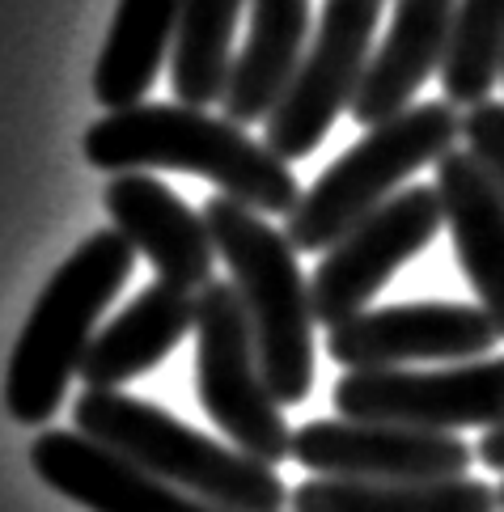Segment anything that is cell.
<instances>
[{
    "label": "cell",
    "instance_id": "obj_1",
    "mask_svg": "<svg viewBox=\"0 0 504 512\" xmlns=\"http://www.w3.org/2000/svg\"><path fill=\"white\" fill-rule=\"evenodd\" d=\"M81 153L106 174H149L178 170L208 178L216 191L238 204L288 216L301 187L288 161L267 144L250 140L242 123L216 119L187 102H140L132 111H111L85 127Z\"/></svg>",
    "mask_w": 504,
    "mask_h": 512
},
{
    "label": "cell",
    "instance_id": "obj_2",
    "mask_svg": "<svg viewBox=\"0 0 504 512\" xmlns=\"http://www.w3.org/2000/svg\"><path fill=\"white\" fill-rule=\"evenodd\" d=\"M136 267V246L119 229L89 233L56 267L9 352L5 407L17 424L39 428L60 411L68 381L94 343V326Z\"/></svg>",
    "mask_w": 504,
    "mask_h": 512
},
{
    "label": "cell",
    "instance_id": "obj_3",
    "mask_svg": "<svg viewBox=\"0 0 504 512\" xmlns=\"http://www.w3.org/2000/svg\"><path fill=\"white\" fill-rule=\"evenodd\" d=\"M72 428L225 512H280L288 504V487L280 483L276 466H263L242 449L212 441L161 411L157 402L123 390H85L72 402Z\"/></svg>",
    "mask_w": 504,
    "mask_h": 512
},
{
    "label": "cell",
    "instance_id": "obj_4",
    "mask_svg": "<svg viewBox=\"0 0 504 512\" xmlns=\"http://www.w3.org/2000/svg\"><path fill=\"white\" fill-rule=\"evenodd\" d=\"M204 221L246 305L267 386L280 407H297L314 390V301L297 250L255 208L229 195L208 199Z\"/></svg>",
    "mask_w": 504,
    "mask_h": 512
},
{
    "label": "cell",
    "instance_id": "obj_5",
    "mask_svg": "<svg viewBox=\"0 0 504 512\" xmlns=\"http://www.w3.org/2000/svg\"><path fill=\"white\" fill-rule=\"evenodd\" d=\"M462 115L454 102H416L394 119L369 127L348 153H339L318 182L284 216V237L293 250H331L356 221L377 212L403 182L454 149Z\"/></svg>",
    "mask_w": 504,
    "mask_h": 512
},
{
    "label": "cell",
    "instance_id": "obj_6",
    "mask_svg": "<svg viewBox=\"0 0 504 512\" xmlns=\"http://www.w3.org/2000/svg\"><path fill=\"white\" fill-rule=\"evenodd\" d=\"M195 394L246 457L280 466L293 453V428L259 369L255 331L233 280H212L195 297Z\"/></svg>",
    "mask_w": 504,
    "mask_h": 512
},
{
    "label": "cell",
    "instance_id": "obj_7",
    "mask_svg": "<svg viewBox=\"0 0 504 512\" xmlns=\"http://www.w3.org/2000/svg\"><path fill=\"white\" fill-rule=\"evenodd\" d=\"M386 0H322V17L297 81L288 85L280 106L267 115V149L284 161L310 157L327 140L339 111H348L360 77L373 60L377 17Z\"/></svg>",
    "mask_w": 504,
    "mask_h": 512
},
{
    "label": "cell",
    "instance_id": "obj_8",
    "mask_svg": "<svg viewBox=\"0 0 504 512\" xmlns=\"http://www.w3.org/2000/svg\"><path fill=\"white\" fill-rule=\"evenodd\" d=\"M335 411L369 424H403L424 432L500 428L504 424V356L462 360L454 369H360L335 381Z\"/></svg>",
    "mask_w": 504,
    "mask_h": 512
},
{
    "label": "cell",
    "instance_id": "obj_9",
    "mask_svg": "<svg viewBox=\"0 0 504 512\" xmlns=\"http://www.w3.org/2000/svg\"><path fill=\"white\" fill-rule=\"evenodd\" d=\"M441 225L445 208L437 187H407L390 195L382 208L369 212L365 221H356L322 254L310 280L314 322L331 331V326L356 318L394 280V271L432 246Z\"/></svg>",
    "mask_w": 504,
    "mask_h": 512
},
{
    "label": "cell",
    "instance_id": "obj_10",
    "mask_svg": "<svg viewBox=\"0 0 504 512\" xmlns=\"http://www.w3.org/2000/svg\"><path fill=\"white\" fill-rule=\"evenodd\" d=\"M293 462L314 479L352 483H428L471 470L475 449L462 436L369 419H314L293 432Z\"/></svg>",
    "mask_w": 504,
    "mask_h": 512
},
{
    "label": "cell",
    "instance_id": "obj_11",
    "mask_svg": "<svg viewBox=\"0 0 504 512\" xmlns=\"http://www.w3.org/2000/svg\"><path fill=\"white\" fill-rule=\"evenodd\" d=\"M500 331L479 305L416 301L360 309L356 318L327 331V356L348 373L403 369V364H462L483 360Z\"/></svg>",
    "mask_w": 504,
    "mask_h": 512
},
{
    "label": "cell",
    "instance_id": "obj_12",
    "mask_svg": "<svg viewBox=\"0 0 504 512\" xmlns=\"http://www.w3.org/2000/svg\"><path fill=\"white\" fill-rule=\"evenodd\" d=\"M30 466L51 491H60L85 512H225L178 491L85 432L47 428L43 436H34Z\"/></svg>",
    "mask_w": 504,
    "mask_h": 512
},
{
    "label": "cell",
    "instance_id": "obj_13",
    "mask_svg": "<svg viewBox=\"0 0 504 512\" xmlns=\"http://www.w3.org/2000/svg\"><path fill=\"white\" fill-rule=\"evenodd\" d=\"M106 216L115 229L157 267V280L200 292L212 284V233L204 212L187 208L166 182L153 174H115L102 191Z\"/></svg>",
    "mask_w": 504,
    "mask_h": 512
},
{
    "label": "cell",
    "instance_id": "obj_14",
    "mask_svg": "<svg viewBox=\"0 0 504 512\" xmlns=\"http://www.w3.org/2000/svg\"><path fill=\"white\" fill-rule=\"evenodd\" d=\"M454 9L458 0H394L390 30L377 43L348 106L360 127H377L407 111L420 85L432 72H441L449 30H454Z\"/></svg>",
    "mask_w": 504,
    "mask_h": 512
},
{
    "label": "cell",
    "instance_id": "obj_15",
    "mask_svg": "<svg viewBox=\"0 0 504 512\" xmlns=\"http://www.w3.org/2000/svg\"><path fill=\"white\" fill-rule=\"evenodd\" d=\"M437 195L445 229L454 237L462 276L475 292V305L492 318L504 339V199L471 149H449L437 161Z\"/></svg>",
    "mask_w": 504,
    "mask_h": 512
},
{
    "label": "cell",
    "instance_id": "obj_16",
    "mask_svg": "<svg viewBox=\"0 0 504 512\" xmlns=\"http://www.w3.org/2000/svg\"><path fill=\"white\" fill-rule=\"evenodd\" d=\"M191 331L195 297L187 288L157 280L140 288V297L94 335L77 377L85 381V390H123L128 381L153 373Z\"/></svg>",
    "mask_w": 504,
    "mask_h": 512
},
{
    "label": "cell",
    "instance_id": "obj_17",
    "mask_svg": "<svg viewBox=\"0 0 504 512\" xmlns=\"http://www.w3.org/2000/svg\"><path fill=\"white\" fill-rule=\"evenodd\" d=\"M310 47V0H250V30L233 56L225 85V119L267 123L288 85L297 81Z\"/></svg>",
    "mask_w": 504,
    "mask_h": 512
},
{
    "label": "cell",
    "instance_id": "obj_18",
    "mask_svg": "<svg viewBox=\"0 0 504 512\" xmlns=\"http://www.w3.org/2000/svg\"><path fill=\"white\" fill-rule=\"evenodd\" d=\"M178 13H183V0H119L94 68V98L106 115L132 111L144 102L174 51Z\"/></svg>",
    "mask_w": 504,
    "mask_h": 512
},
{
    "label": "cell",
    "instance_id": "obj_19",
    "mask_svg": "<svg viewBox=\"0 0 504 512\" xmlns=\"http://www.w3.org/2000/svg\"><path fill=\"white\" fill-rule=\"evenodd\" d=\"M293 512H496V487L458 474L428 483H352L305 479L288 491Z\"/></svg>",
    "mask_w": 504,
    "mask_h": 512
},
{
    "label": "cell",
    "instance_id": "obj_20",
    "mask_svg": "<svg viewBox=\"0 0 504 512\" xmlns=\"http://www.w3.org/2000/svg\"><path fill=\"white\" fill-rule=\"evenodd\" d=\"M246 0H183L174 34V98L208 111L225 98L233 68V30Z\"/></svg>",
    "mask_w": 504,
    "mask_h": 512
},
{
    "label": "cell",
    "instance_id": "obj_21",
    "mask_svg": "<svg viewBox=\"0 0 504 512\" xmlns=\"http://www.w3.org/2000/svg\"><path fill=\"white\" fill-rule=\"evenodd\" d=\"M504 72V0H458L454 30L441 60L445 102L479 106Z\"/></svg>",
    "mask_w": 504,
    "mask_h": 512
},
{
    "label": "cell",
    "instance_id": "obj_22",
    "mask_svg": "<svg viewBox=\"0 0 504 512\" xmlns=\"http://www.w3.org/2000/svg\"><path fill=\"white\" fill-rule=\"evenodd\" d=\"M462 140L504 199V102L488 98V102L471 106V111L462 115Z\"/></svg>",
    "mask_w": 504,
    "mask_h": 512
},
{
    "label": "cell",
    "instance_id": "obj_23",
    "mask_svg": "<svg viewBox=\"0 0 504 512\" xmlns=\"http://www.w3.org/2000/svg\"><path fill=\"white\" fill-rule=\"evenodd\" d=\"M479 462L488 470H500L504 474V424L500 428H488V436L479 441Z\"/></svg>",
    "mask_w": 504,
    "mask_h": 512
},
{
    "label": "cell",
    "instance_id": "obj_24",
    "mask_svg": "<svg viewBox=\"0 0 504 512\" xmlns=\"http://www.w3.org/2000/svg\"><path fill=\"white\" fill-rule=\"evenodd\" d=\"M496 504H500V508H504V483H500V487H496Z\"/></svg>",
    "mask_w": 504,
    "mask_h": 512
},
{
    "label": "cell",
    "instance_id": "obj_25",
    "mask_svg": "<svg viewBox=\"0 0 504 512\" xmlns=\"http://www.w3.org/2000/svg\"><path fill=\"white\" fill-rule=\"evenodd\" d=\"M500 81H504V72H500Z\"/></svg>",
    "mask_w": 504,
    "mask_h": 512
}]
</instances>
